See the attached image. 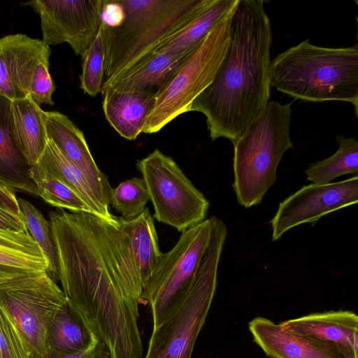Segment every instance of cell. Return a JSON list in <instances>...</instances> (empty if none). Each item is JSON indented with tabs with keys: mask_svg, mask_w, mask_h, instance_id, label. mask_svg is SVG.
I'll return each instance as SVG.
<instances>
[{
	"mask_svg": "<svg viewBox=\"0 0 358 358\" xmlns=\"http://www.w3.org/2000/svg\"><path fill=\"white\" fill-rule=\"evenodd\" d=\"M237 2L238 0H211L192 20L162 41L146 55L196 50Z\"/></svg>",
	"mask_w": 358,
	"mask_h": 358,
	"instance_id": "cell-21",
	"label": "cell"
},
{
	"mask_svg": "<svg viewBox=\"0 0 358 358\" xmlns=\"http://www.w3.org/2000/svg\"><path fill=\"white\" fill-rule=\"evenodd\" d=\"M122 220L130 236L143 287L162 255L153 217L150 209L146 207L138 217L131 220Z\"/></svg>",
	"mask_w": 358,
	"mask_h": 358,
	"instance_id": "cell-25",
	"label": "cell"
},
{
	"mask_svg": "<svg viewBox=\"0 0 358 358\" xmlns=\"http://www.w3.org/2000/svg\"><path fill=\"white\" fill-rule=\"evenodd\" d=\"M261 0H238L230 40L212 83L195 99L190 111L203 113L212 141L234 143L270 101L272 30Z\"/></svg>",
	"mask_w": 358,
	"mask_h": 358,
	"instance_id": "cell-2",
	"label": "cell"
},
{
	"mask_svg": "<svg viewBox=\"0 0 358 358\" xmlns=\"http://www.w3.org/2000/svg\"><path fill=\"white\" fill-rule=\"evenodd\" d=\"M38 160L78 194L97 215L110 222L115 221L116 216L101 201L80 169L50 139L48 138L45 148Z\"/></svg>",
	"mask_w": 358,
	"mask_h": 358,
	"instance_id": "cell-24",
	"label": "cell"
},
{
	"mask_svg": "<svg viewBox=\"0 0 358 358\" xmlns=\"http://www.w3.org/2000/svg\"><path fill=\"white\" fill-rule=\"evenodd\" d=\"M102 108L110 124L123 138L133 141L142 133L156 97L151 94L103 90Z\"/></svg>",
	"mask_w": 358,
	"mask_h": 358,
	"instance_id": "cell-18",
	"label": "cell"
},
{
	"mask_svg": "<svg viewBox=\"0 0 358 358\" xmlns=\"http://www.w3.org/2000/svg\"><path fill=\"white\" fill-rule=\"evenodd\" d=\"M357 202V175L326 185H304L279 203L270 222L272 241L300 224L314 226L322 217Z\"/></svg>",
	"mask_w": 358,
	"mask_h": 358,
	"instance_id": "cell-13",
	"label": "cell"
},
{
	"mask_svg": "<svg viewBox=\"0 0 358 358\" xmlns=\"http://www.w3.org/2000/svg\"><path fill=\"white\" fill-rule=\"evenodd\" d=\"M194 50L145 55L103 84L102 90L110 88L119 92H141L157 97Z\"/></svg>",
	"mask_w": 358,
	"mask_h": 358,
	"instance_id": "cell-16",
	"label": "cell"
},
{
	"mask_svg": "<svg viewBox=\"0 0 358 358\" xmlns=\"http://www.w3.org/2000/svg\"><path fill=\"white\" fill-rule=\"evenodd\" d=\"M0 179L15 192L38 196L29 176V166L20 152L14 136L11 100L0 94Z\"/></svg>",
	"mask_w": 358,
	"mask_h": 358,
	"instance_id": "cell-19",
	"label": "cell"
},
{
	"mask_svg": "<svg viewBox=\"0 0 358 358\" xmlns=\"http://www.w3.org/2000/svg\"><path fill=\"white\" fill-rule=\"evenodd\" d=\"M106 50L101 27L96 37L83 57L80 87L85 94L96 96L104 83Z\"/></svg>",
	"mask_w": 358,
	"mask_h": 358,
	"instance_id": "cell-30",
	"label": "cell"
},
{
	"mask_svg": "<svg viewBox=\"0 0 358 358\" xmlns=\"http://www.w3.org/2000/svg\"><path fill=\"white\" fill-rule=\"evenodd\" d=\"M227 234L215 217L210 244L199 268L173 313L152 329L144 358H191L217 285L218 267Z\"/></svg>",
	"mask_w": 358,
	"mask_h": 358,
	"instance_id": "cell-6",
	"label": "cell"
},
{
	"mask_svg": "<svg viewBox=\"0 0 358 358\" xmlns=\"http://www.w3.org/2000/svg\"><path fill=\"white\" fill-rule=\"evenodd\" d=\"M234 8L206 36L156 97L142 133L158 132L179 115L189 112L195 99L212 83L229 46Z\"/></svg>",
	"mask_w": 358,
	"mask_h": 358,
	"instance_id": "cell-7",
	"label": "cell"
},
{
	"mask_svg": "<svg viewBox=\"0 0 358 358\" xmlns=\"http://www.w3.org/2000/svg\"><path fill=\"white\" fill-rule=\"evenodd\" d=\"M215 217L183 231L176 244L162 253L143 287L141 300L150 306L152 329L173 313L183 296L210 244Z\"/></svg>",
	"mask_w": 358,
	"mask_h": 358,
	"instance_id": "cell-9",
	"label": "cell"
},
{
	"mask_svg": "<svg viewBox=\"0 0 358 358\" xmlns=\"http://www.w3.org/2000/svg\"><path fill=\"white\" fill-rule=\"evenodd\" d=\"M103 0H34L30 6L41 18L42 41L47 45L67 43L82 58L101 24Z\"/></svg>",
	"mask_w": 358,
	"mask_h": 358,
	"instance_id": "cell-12",
	"label": "cell"
},
{
	"mask_svg": "<svg viewBox=\"0 0 358 358\" xmlns=\"http://www.w3.org/2000/svg\"><path fill=\"white\" fill-rule=\"evenodd\" d=\"M110 351L106 344L98 340L90 348L68 355L49 354L48 358H109Z\"/></svg>",
	"mask_w": 358,
	"mask_h": 358,
	"instance_id": "cell-32",
	"label": "cell"
},
{
	"mask_svg": "<svg viewBox=\"0 0 358 358\" xmlns=\"http://www.w3.org/2000/svg\"><path fill=\"white\" fill-rule=\"evenodd\" d=\"M0 358H35L18 329L1 308Z\"/></svg>",
	"mask_w": 358,
	"mask_h": 358,
	"instance_id": "cell-31",
	"label": "cell"
},
{
	"mask_svg": "<svg viewBox=\"0 0 358 358\" xmlns=\"http://www.w3.org/2000/svg\"><path fill=\"white\" fill-rule=\"evenodd\" d=\"M337 151L329 157L309 165L305 171L307 180L317 185L331 183L336 178L346 175H357L358 141L354 136L336 137Z\"/></svg>",
	"mask_w": 358,
	"mask_h": 358,
	"instance_id": "cell-27",
	"label": "cell"
},
{
	"mask_svg": "<svg viewBox=\"0 0 358 358\" xmlns=\"http://www.w3.org/2000/svg\"><path fill=\"white\" fill-rule=\"evenodd\" d=\"M0 229L15 231H29L21 212L17 215L0 205Z\"/></svg>",
	"mask_w": 358,
	"mask_h": 358,
	"instance_id": "cell-33",
	"label": "cell"
},
{
	"mask_svg": "<svg viewBox=\"0 0 358 358\" xmlns=\"http://www.w3.org/2000/svg\"><path fill=\"white\" fill-rule=\"evenodd\" d=\"M17 200L28 231L47 261V272L55 281L56 279L58 280L57 257L49 222L29 201L22 198H17Z\"/></svg>",
	"mask_w": 358,
	"mask_h": 358,
	"instance_id": "cell-28",
	"label": "cell"
},
{
	"mask_svg": "<svg viewBox=\"0 0 358 358\" xmlns=\"http://www.w3.org/2000/svg\"><path fill=\"white\" fill-rule=\"evenodd\" d=\"M149 200L143 179L134 177L120 182L113 189L110 196V205L121 214V217L131 220L144 211Z\"/></svg>",
	"mask_w": 358,
	"mask_h": 358,
	"instance_id": "cell-29",
	"label": "cell"
},
{
	"mask_svg": "<svg viewBox=\"0 0 358 358\" xmlns=\"http://www.w3.org/2000/svg\"><path fill=\"white\" fill-rule=\"evenodd\" d=\"M11 114L17 148L31 167L40 158L48 141L45 111L27 96L11 100Z\"/></svg>",
	"mask_w": 358,
	"mask_h": 358,
	"instance_id": "cell-20",
	"label": "cell"
},
{
	"mask_svg": "<svg viewBox=\"0 0 358 358\" xmlns=\"http://www.w3.org/2000/svg\"><path fill=\"white\" fill-rule=\"evenodd\" d=\"M136 166L158 222L182 233L206 219L209 201L171 157L156 149L138 160Z\"/></svg>",
	"mask_w": 358,
	"mask_h": 358,
	"instance_id": "cell-10",
	"label": "cell"
},
{
	"mask_svg": "<svg viewBox=\"0 0 358 358\" xmlns=\"http://www.w3.org/2000/svg\"><path fill=\"white\" fill-rule=\"evenodd\" d=\"M98 340L80 315L67 303L56 314L48 327V355L80 352Z\"/></svg>",
	"mask_w": 358,
	"mask_h": 358,
	"instance_id": "cell-23",
	"label": "cell"
},
{
	"mask_svg": "<svg viewBox=\"0 0 358 358\" xmlns=\"http://www.w3.org/2000/svg\"><path fill=\"white\" fill-rule=\"evenodd\" d=\"M50 53L42 40L25 34L0 38V94L10 100L30 96L40 106L54 105Z\"/></svg>",
	"mask_w": 358,
	"mask_h": 358,
	"instance_id": "cell-11",
	"label": "cell"
},
{
	"mask_svg": "<svg viewBox=\"0 0 358 358\" xmlns=\"http://www.w3.org/2000/svg\"><path fill=\"white\" fill-rule=\"evenodd\" d=\"M290 103L270 101L234 142L232 187L238 203L259 204L277 179L283 155L294 147L290 137Z\"/></svg>",
	"mask_w": 358,
	"mask_h": 358,
	"instance_id": "cell-5",
	"label": "cell"
},
{
	"mask_svg": "<svg viewBox=\"0 0 358 358\" xmlns=\"http://www.w3.org/2000/svg\"><path fill=\"white\" fill-rule=\"evenodd\" d=\"M254 342L270 358H343L330 347L285 330L264 317L248 323Z\"/></svg>",
	"mask_w": 358,
	"mask_h": 358,
	"instance_id": "cell-17",
	"label": "cell"
},
{
	"mask_svg": "<svg viewBox=\"0 0 358 358\" xmlns=\"http://www.w3.org/2000/svg\"><path fill=\"white\" fill-rule=\"evenodd\" d=\"M0 205L20 215L21 210L15 191L0 179Z\"/></svg>",
	"mask_w": 358,
	"mask_h": 358,
	"instance_id": "cell-34",
	"label": "cell"
},
{
	"mask_svg": "<svg viewBox=\"0 0 358 358\" xmlns=\"http://www.w3.org/2000/svg\"><path fill=\"white\" fill-rule=\"evenodd\" d=\"M29 176L36 186L38 196L51 206L72 213L96 214L78 194L39 160L29 167Z\"/></svg>",
	"mask_w": 358,
	"mask_h": 358,
	"instance_id": "cell-26",
	"label": "cell"
},
{
	"mask_svg": "<svg viewBox=\"0 0 358 358\" xmlns=\"http://www.w3.org/2000/svg\"><path fill=\"white\" fill-rule=\"evenodd\" d=\"M48 217L68 304L106 344L109 358H143V285L122 218L110 222L62 209L49 211Z\"/></svg>",
	"mask_w": 358,
	"mask_h": 358,
	"instance_id": "cell-1",
	"label": "cell"
},
{
	"mask_svg": "<svg viewBox=\"0 0 358 358\" xmlns=\"http://www.w3.org/2000/svg\"><path fill=\"white\" fill-rule=\"evenodd\" d=\"M47 271V261L29 231L0 229V278Z\"/></svg>",
	"mask_w": 358,
	"mask_h": 358,
	"instance_id": "cell-22",
	"label": "cell"
},
{
	"mask_svg": "<svg viewBox=\"0 0 358 358\" xmlns=\"http://www.w3.org/2000/svg\"><path fill=\"white\" fill-rule=\"evenodd\" d=\"M47 136L85 175L101 201L110 208L113 188L99 169L89 149L83 132L65 115L45 111Z\"/></svg>",
	"mask_w": 358,
	"mask_h": 358,
	"instance_id": "cell-15",
	"label": "cell"
},
{
	"mask_svg": "<svg viewBox=\"0 0 358 358\" xmlns=\"http://www.w3.org/2000/svg\"><path fill=\"white\" fill-rule=\"evenodd\" d=\"M271 87L308 102L341 101L358 113V45L326 48L308 38L271 61Z\"/></svg>",
	"mask_w": 358,
	"mask_h": 358,
	"instance_id": "cell-3",
	"label": "cell"
},
{
	"mask_svg": "<svg viewBox=\"0 0 358 358\" xmlns=\"http://www.w3.org/2000/svg\"><path fill=\"white\" fill-rule=\"evenodd\" d=\"M280 324L290 333L330 347L343 358H358V317L352 311L314 313Z\"/></svg>",
	"mask_w": 358,
	"mask_h": 358,
	"instance_id": "cell-14",
	"label": "cell"
},
{
	"mask_svg": "<svg viewBox=\"0 0 358 358\" xmlns=\"http://www.w3.org/2000/svg\"><path fill=\"white\" fill-rule=\"evenodd\" d=\"M122 17L101 22L105 43L104 83L136 64L162 41L192 20L211 0H117Z\"/></svg>",
	"mask_w": 358,
	"mask_h": 358,
	"instance_id": "cell-4",
	"label": "cell"
},
{
	"mask_svg": "<svg viewBox=\"0 0 358 358\" xmlns=\"http://www.w3.org/2000/svg\"><path fill=\"white\" fill-rule=\"evenodd\" d=\"M62 289L47 271L0 278V308L18 329L35 358H47V333L67 304Z\"/></svg>",
	"mask_w": 358,
	"mask_h": 358,
	"instance_id": "cell-8",
	"label": "cell"
}]
</instances>
